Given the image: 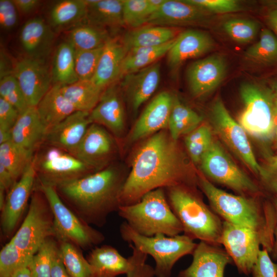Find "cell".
Instances as JSON below:
<instances>
[{
	"mask_svg": "<svg viewBox=\"0 0 277 277\" xmlns=\"http://www.w3.org/2000/svg\"><path fill=\"white\" fill-rule=\"evenodd\" d=\"M111 133L104 127L92 123L77 148L71 153L95 171L110 165L116 152Z\"/></svg>",
	"mask_w": 277,
	"mask_h": 277,
	"instance_id": "cell-14",
	"label": "cell"
},
{
	"mask_svg": "<svg viewBox=\"0 0 277 277\" xmlns=\"http://www.w3.org/2000/svg\"><path fill=\"white\" fill-rule=\"evenodd\" d=\"M32 256L25 253L10 240L0 252V277H12L17 270L28 267Z\"/></svg>",
	"mask_w": 277,
	"mask_h": 277,
	"instance_id": "cell-43",
	"label": "cell"
},
{
	"mask_svg": "<svg viewBox=\"0 0 277 277\" xmlns=\"http://www.w3.org/2000/svg\"><path fill=\"white\" fill-rule=\"evenodd\" d=\"M46 133L36 106H29L12 128L11 141L34 153L43 144Z\"/></svg>",
	"mask_w": 277,
	"mask_h": 277,
	"instance_id": "cell-26",
	"label": "cell"
},
{
	"mask_svg": "<svg viewBox=\"0 0 277 277\" xmlns=\"http://www.w3.org/2000/svg\"><path fill=\"white\" fill-rule=\"evenodd\" d=\"M210 117L216 134L249 169L261 178L263 166L256 160L247 133L231 116L220 98H216L212 105Z\"/></svg>",
	"mask_w": 277,
	"mask_h": 277,
	"instance_id": "cell-12",
	"label": "cell"
},
{
	"mask_svg": "<svg viewBox=\"0 0 277 277\" xmlns=\"http://www.w3.org/2000/svg\"><path fill=\"white\" fill-rule=\"evenodd\" d=\"M51 237L55 238L53 214L44 193L34 187L27 214L11 240L25 253L33 256Z\"/></svg>",
	"mask_w": 277,
	"mask_h": 277,
	"instance_id": "cell-10",
	"label": "cell"
},
{
	"mask_svg": "<svg viewBox=\"0 0 277 277\" xmlns=\"http://www.w3.org/2000/svg\"><path fill=\"white\" fill-rule=\"evenodd\" d=\"M54 38L51 27L42 18L28 20L22 26L19 41L27 56L43 59L48 54Z\"/></svg>",
	"mask_w": 277,
	"mask_h": 277,
	"instance_id": "cell-27",
	"label": "cell"
},
{
	"mask_svg": "<svg viewBox=\"0 0 277 277\" xmlns=\"http://www.w3.org/2000/svg\"><path fill=\"white\" fill-rule=\"evenodd\" d=\"M11 141V131L0 129V145Z\"/></svg>",
	"mask_w": 277,
	"mask_h": 277,
	"instance_id": "cell-60",
	"label": "cell"
},
{
	"mask_svg": "<svg viewBox=\"0 0 277 277\" xmlns=\"http://www.w3.org/2000/svg\"><path fill=\"white\" fill-rule=\"evenodd\" d=\"M208 12L184 0H166L148 18L146 24L164 27L192 25L203 22Z\"/></svg>",
	"mask_w": 277,
	"mask_h": 277,
	"instance_id": "cell-24",
	"label": "cell"
},
{
	"mask_svg": "<svg viewBox=\"0 0 277 277\" xmlns=\"http://www.w3.org/2000/svg\"><path fill=\"white\" fill-rule=\"evenodd\" d=\"M269 254L265 249L260 250L252 270V277H277V263L272 261Z\"/></svg>",
	"mask_w": 277,
	"mask_h": 277,
	"instance_id": "cell-50",
	"label": "cell"
},
{
	"mask_svg": "<svg viewBox=\"0 0 277 277\" xmlns=\"http://www.w3.org/2000/svg\"><path fill=\"white\" fill-rule=\"evenodd\" d=\"M18 11L28 14L35 10L38 6L40 1L38 0H12Z\"/></svg>",
	"mask_w": 277,
	"mask_h": 277,
	"instance_id": "cell-54",
	"label": "cell"
},
{
	"mask_svg": "<svg viewBox=\"0 0 277 277\" xmlns=\"http://www.w3.org/2000/svg\"><path fill=\"white\" fill-rule=\"evenodd\" d=\"M87 6L85 0H63L51 8L49 15L50 27L62 29L75 25L86 18Z\"/></svg>",
	"mask_w": 277,
	"mask_h": 277,
	"instance_id": "cell-34",
	"label": "cell"
},
{
	"mask_svg": "<svg viewBox=\"0 0 277 277\" xmlns=\"http://www.w3.org/2000/svg\"><path fill=\"white\" fill-rule=\"evenodd\" d=\"M226 34L234 41L246 44L253 40L259 30L258 22L248 19L232 18L223 24Z\"/></svg>",
	"mask_w": 277,
	"mask_h": 277,
	"instance_id": "cell-44",
	"label": "cell"
},
{
	"mask_svg": "<svg viewBox=\"0 0 277 277\" xmlns=\"http://www.w3.org/2000/svg\"><path fill=\"white\" fill-rule=\"evenodd\" d=\"M74 53V48L68 41L57 47L51 71L54 84L67 85L79 80L75 71Z\"/></svg>",
	"mask_w": 277,
	"mask_h": 277,
	"instance_id": "cell-35",
	"label": "cell"
},
{
	"mask_svg": "<svg viewBox=\"0 0 277 277\" xmlns=\"http://www.w3.org/2000/svg\"><path fill=\"white\" fill-rule=\"evenodd\" d=\"M18 19V10L12 0H1V27L6 30H11L17 25Z\"/></svg>",
	"mask_w": 277,
	"mask_h": 277,
	"instance_id": "cell-51",
	"label": "cell"
},
{
	"mask_svg": "<svg viewBox=\"0 0 277 277\" xmlns=\"http://www.w3.org/2000/svg\"><path fill=\"white\" fill-rule=\"evenodd\" d=\"M179 34L175 27L148 25L131 29L125 34L121 42L127 52L134 49L166 44L175 39Z\"/></svg>",
	"mask_w": 277,
	"mask_h": 277,
	"instance_id": "cell-30",
	"label": "cell"
},
{
	"mask_svg": "<svg viewBox=\"0 0 277 277\" xmlns=\"http://www.w3.org/2000/svg\"><path fill=\"white\" fill-rule=\"evenodd\" d=\"M87 260L92 268L94 277H116L126 274L132 267L130 257L125 258L110 245L95 247L89 253Z\"/></svg>",
	"mask_w": 277,
	"mask_h": 277,
	"instance_id": "cell-28",
	"label": "cell"
},
{
	"mask_svg": "<svg viewBox=\"0 0 277 277\" xmlns=\"http://www.w3.org/2000/svg\"><path fill=\"white\" fill-rule=\"evenodd\" d=\"M132 250L130 256L132 267L126 274L127 277H154V269L146 263L147 255L136 249L132 245H129Z\"/></svg>",
	"mask_w": 277,
	"mask_h": 277,
	"instance_id": "cell-49",
	"label": "cell"
},
{
	"mask_svg": "<svg viewBox=\"0 0 277 277\" xmlns=\"http://www.w3.org/2000/svg\"><path fill=\"white\" fill-rule=\"evenodd\" d=\"M192 255L191 264L178 277H224L225 267L233 262L225 249L202 241Z\"/></svg>",
	"mask_w": 277,
	"mask_h": 277,
	"instance_id": "cell-20",
	"label": "cell"
},
{
	"mask_svg": "<svg viewBox=\"0 0 277 277\" xmlns=\"http://www.w3.org/2000/svg\"><path fill=\"white\" fill-rule=\"evenodd\" d=\"M104 46L91 50H75V68L79 80H91Z\"/></svg>",
	"mask_w": 277,
	"mask_h": 277,
	"instance_id": "cell-46",
	"label": "cell"
},
{
	"mask_svg": "<svg viewBox=\"0 0 277 277\" xmlns=\"http://www.w3.org/2000/svg\"><path fill=\"white\" fill-rule=\"evenodd\" d=\"M173 95L164 91L157 94L148 104L133 126L129 136L130 142L168 128Z\"/></svg>",
	"mask_w": 277,
	"mask_h": 277,
	"instance_id": "cell-18",
	"label": "cell"
},
{
	"mask_svg": "<svg viewBox=\"0 0 277 277\" xmlns=\"http://www.w3.org/2000/svg\"><path fill=\"white\" fill-rule=\"evenodd\" d=\"M152 14L148 0H123L124 25L131 29L136 28L146 24Z\"/></svg>",
	"mask_w": 277,
	"mask_h": 277,
	"instance_id": "cell-45",
	"label": "cell"
},
{
	"mask_svg": "<svg viewBox=\"0 0 277 277\" xmlns=\"http://www.w3.org/2000/svg\"><path fill=\"white\" fill-rule=\"evenodd\" d=\"M53 237L46 239L33 255L28 266L32 277H50L53 261L59 253Z\"/></svg>",
	"mask_w": 277,
	"mask_h": 277,
	"instance_id": "cell-41",
	"label": "cell"
},
{
	"mask_svg": "<svg viewBox=\"0 0 277 277\" xmlns=\"http://www.w3.org/2000/svg\"><path fill=\"white\" fill-rule=\"evenodd\" d=\"M89 23L104 28L124 25L123 0H85Z\"/></svg>",
	"mask_w": 277,
	"mask_h": 277,
	"instance_id": "cell-31",
	"label": "cell"
},
{
	"mask_svg": "<svg viewBox=\"0 0 277 277\" xmlns=\"http://www.w3.org/2000/svg\"><path fill=\"white\" fill-rule=\"evenodd\" d=\"M50 277H71L63 264L60 251L53 261Z\"/></svg>",
	"mask_w": 277,
	"mask_h": 277,
	"instance_id": "cell-56",
	"label": "cell"
},
{
	"mask_svg": "<svg viewBox=\"0 0 277 277\" xmlns=\"http://www.w3.org/2000/svg\"><path fill=\"white\" fill-rule=\"evenodd\" d=\"M245 56L263 64L277 63V37L268 29H262L259 41L246 50Z\"/></svg>",
	"mask_w": 277,
	"mask_h": 277,
	"instance_id": "cell-40",
	"label": "cell"
},
{
	"mask_svg": "<svg viewBox=\"0 0 277 277\" xmlns=\"http://www.w3.org/2000/svg\"><path fill=\"white\" fill-rule=\"evenodd\" d=\"M89 114L87 112H74L46 132L43 144L72 153L92 124Z\"/></svg>",
	"mask_w": 277,
	"mask_h": 277,
	"instance_id": "cell-22",
	"label": "cell"
},
{
	"mask_svg": "<svg viewBox=\"0 0 277 277\" xmlns=\"http://www.w3.org/2000/svg\"><path fill=\"white\" fill-rule=\"evenodd\" d=\"M275 91H276V96L277 97V86L276 87V88H275Z\"/></svg>",
	"mask_w": 277,
	"mask_h": 277,
	"instance_id": "cell-64",
	"label": "cell"
},
{
	"mask_svg": "<svg viewBox=\"0 0 277 277\" xmlns=\"http://www.w3.org/2000/svg\"><path fill=\"white\" fill-rule=\"evenodd\" d=\"M78 247L68 242H60V254L71 277H94L92 268Z\"/></svg>",
	"mask_w": 277,
	"mask_h": 277,
	"instance_id": "cell-39",
	"label": "cell"
},
{
	"mask_svg": "<svg viewBox=\"0 0 277 277\" xmlns=\"http://www.w3.org/2000/svg\"><path fill=\"white\" fill-rule=\"evenodd\" d=\"M12 74L29 106H36L52 86L51 72L43 59L23 57L14 64Z\"/></svg>",
	"mask_w": 277,
	"mask_h": 277,
	"instance_id": "cell-15",
	"label": "cell"
},
{
	"mask_svg": "<svg viewBox=\"0 0 277 277\" xmlns=\"http://www.w3.org/2000/svg\"><path fill=\"white\" fill-rule=\"evenodd\" d=\"M126 54L121 41L109 37L104 46L95 73L91 80L93 83L104 90L116 83L121 78L122 65Z\"/></svg>",
	"mask_w": 277,
	"mask_h": 277,
	"instance_id": "cell-25",
	"label": "cell"
},
{
	"mask_svg": "<svg viewBox=\"0 0 277 277\" xmlns=\"http://www.w3.org/2000/svg\"><path fill=\"white\" fill-rule=\"evenodd\" d=\"M272 117L274 132V139L277 137V97L276 96L273 98Z\"/></svg>",
	"mask_w": 277,
	"mask_h": 277,
	"instance_id": "cell-59",
	"label": "cell"
},
{
	"mask_svg": "<svg viewBox=\"0 0 277 277\" xmlns=\"http://www.w3.org/2000/svg\"><path fill=\"white\" fill-rule=\"evenodd\" d=\"M195 183L197 176L187 168L177 141L162 130L151 135L136 152L120 194V205L134 204L158 188Z\"/></svg>",
	"mask_w": 277,
	"mask_h": 277,
	"instance_id": "cell-1",
	"label": "cell"
},
{
	"mask_svg": "<svg viewBox=\"0 0 277 277\" xmlns=\"http://www.w3.org/2000/svg\"><path fill=\"white\" fill-rule=\"evenodd\" d=\"M46 132L76 111L64 96L61 85L55 84L36 106Z\"/></svg>",
	"mask_w": 277,
	"mask_h": 277,
	"instance_id": "cell-29",
	"label": "cell"
},
{
	"mask_svg": "<svg viewBox=\"0 0 277 277\" xmlns=\"http://www.w3.org/2000/svg\"><path fill=\"white\" fill-rule=\"evenodd\" d=\"M109 37L104 28L89 23L73 27L67 41L75 50H91L104 46Z\"/></svg>",
	"mask_w": 277,
	"mask_h": 277,
	"instance_id": "cell-37",
	"label": "cell"
},
{
	"mask_svg": "<svg viewBox=\"0 0 277 277\" xmlns=\"http://www.w3.org/2000/svg\"><path fill=\"white\" fill-rule=\"evenodd\" d=\"M193 186L182 185L166 188L171 209L180 221L185 235L193 240L221 246L223 221L205 204Z\"/></svg>",
	"mask_w": 277,
	"mask_h": 277,
	"instance_id": "cell-4",
	"label": "cell"
},
{
	"mask_svg": "<svg viewBox=\"0 0 277 277\" xmlns=\"http://www.w3.org/2000/svg\"><path fill=\"white\" fill-rule=\"evenodd\" d=\"M16 182L11 173L0 164V188L8 192Z\"/></svg>",
	"mask_w": 277,
	"mask_h": 277,
	"instance_id": "cell-55",
	"label": "cell"
},
{
	"mask_svg": "<svg viewBox=\"0 0 277 277\" xmlns=\"http://www.w3.org/2000/svg\"><path fill=\"white\" fill-rule=\"evenodd\" d=\"M117 212L132 229L142 235L163 234L173 236L183 232L169 204L164 188L147 193L134 204L120 206Z\"/></svg>",
	"mask_w": 277,
	"mask_h": 277,
	"instance_id": "cell-5",
	"label": "cell"
},
{
	"mask_svg": "<svg viewBox=\"0 0 277 277\" xmlns=\"http://www.w3.org/2000/svg\"><path fill=\"white\" fill-rule=\"evenodd\" d=\"M35 181V172L32 161L7 193L1 216L2 229L6 235H10L16 228L31 197Z\"/></svg>",
	"mask_w": 277,
	"mask_h": 277,
	"instance_id": "cell-16",
	"label": "cell"
},
{
	"mask_svg": "<svg viewBox=\"0 0 277 277\" xmlns=\"http://www.w3.org/2000/svg\"><path fill=\"white\" fill-rule=\"evenodd\" d=\"M221 245L231 258L238 271L251 273L255 264L260 247L268 251L266 243L258 232L252 229L223 221Z\"/></svg>",
	"mask_w": 277,
	"mask_h": 277,
	"instance_id": "cell-13",
	"label": "cell"
},
{
	"mask_svg": "<svg viewBox=\"0 0 277 277\" xmlns=\"http://www.w3.org/2000/svg\"><path fill=\"white\" fill-rule=\"evenodd\" d=\"M110 165L55 188L64 203L89 225L101 227L108 216L120 207V194L126 179Z\"/></svg>",
	"mask_w": 277,
	"mask_h": 277,
	"instance_id": "cell-2",
	"label": "cell"
},
{
	"mask_svg": "<svg viewBox=\"0 0 277 277\" xmlns=\"http://www.w3.org/2000/svg\"><path fill=\"white\" fill-rule=\"evenodd\" d=\"M227 71L224 56L215 54L192 63L187 71V80L191 93L201 97L216 88Z\"/></svg>",
	"mask_w": 277,
	"mask_h": 277,
	"instance_id": "cell-17",
	"label": "cell"
},
{
	"mask_svg": "<svg viewBox=\"0 0 277 277\" xmlns=\"http://www.w3.org/2000/svg\"><path fill=\"white\" fill-rule=\"evenodd\" d=\"M267 20L270 27L277 35V8L273 9L269 12Z\"/></svg>",
	"mask_w": 277,
	"mask_h": 277,
	"instance_id": "cell-57",
	"label": "cell"
},
{
	"mask_svg": "<svg viewBox=\"0 0 277 277\" xmlns=\"http://www.w3.org/2000/svg\"><path fill=\"white\" fill-rule=\"evenodd\" d=\"M175 39L160 46L137 48L127 52L122 65L121 78L126 74L138 71L158 62L159 59L167 55Z\"/></svg>",
	"mask_w": 277,
	"mask_h": 277,
	"instance_id": "cell-36",
	"label": "cell"
},
{
	"mask_svg": "<svg viewBox=\"0 0 277 277\" xmlns=\"http://www.w3.org/2000/svg\"><path fill=\"white\" fill-rule=\"evenodd\" d=\"M12 277H32L28 267L22 268L16 271Z\"/></svg>",
	"mask_w": 277,
	"mask_h": 277,
	"instance_id": "cell-61",
	"label": "cell"
},
{
	"mask_svg": "<svg viewBox=\"0 0 277 277\" xmlns=\"http://www.w3.org/2000/svg\"><path fill=\"white\" fill-rule=\"evenodd\" d=\"M122 239L144 253L151 255L155 262V276L170 277L172 268L181 258L192 254L197 244L185 235L168 236L157 234L152 236L135 232L126 222L120 227Z\"/></svg>",
	"mask_w": 277,
	"mask_h": 277,
	"instance_id": "cell-6",
	"label": "cell"
},
{
	"mask_svg": "<svg viewBox=\"0 0 277 277\" xmlns=\"http://www.w3.org/2000/svg\"><path fill=\"white\" fill-rule=\"evenodd\" d=\"M0 97L13 106L19 114L29 106L17 80L13 74L1 78Z\"/></svg>",
	"mask_w": 277,
	"mask_h": 277,
	"instance_id": "cell-47",
	"label": "cell"
},
{
	"mask_svg": "<svg viewBox=\"0 0 277 277\" xmlns=\"http://www.w3.org/2000/svg\"><path fill=\"white\" fill-rule=\"evenodd\" d=\"M19 115L11 104L0 97V129L11 131Z\"/></svg>",
	"mask_w": 277,
	"mask_h": 277,
	"instance_id": "cell-53",
	"label": "cell"
},
{
	"mask_svg": "<svg viewBox=\"0 0 277 277\" xmlns=\"http://www.w3.org/2000/svg\"><path fill=\"white\" fill-rule=\"evenodd\" d=\"M202 121L200 115L173 95L167 128L173 140L177 141L181 136L191 132Z\"/></svg>",
	"mask_w": 277,
	"mask_h": 277,
	"instance_id": "cell-33",
	"label": "cell"
},
{
	"mask_svg": "<svg viewBox=\"0 0 277 277\" xmlns=\"http://www.w3.org/2000/svg\"><path fill=\"white\" fill-rule=\"evenodd\" d=\"M213 141L211 127L205 123H202L187 134L184 143L191 161L195 164H199Z\"/></svg>",
	"mask_w": 277,
	"mask_h": 277,
	"instance_id": "cell-42",
	"label": "cell"
},
{
	"mask_svg": "<svg viewBox=\"0 0 277 277\" xmlns=\"http://www.w3.org/2000/svg\"><path fill=\"white\" fill-rule=\"evenodd\" d=\"M214 46L213 39L207 33L195 29L187 30L176 37L166 55L167 63L171 69H175L185 61L207 53Z\"/></svg>",
	"mask_w": 277,
	"mask_h": 277,
	"instance_id": "cell-23",
	"label": "cell"
},
{
	"mask_svg": "<svg viewBox=\"0 0 277 277\" xmlns=\"http://www.w3.org/2000/svg\"><path fill=\"white\" fill-rule=\"evenodd\" d=\"M32 163L35 185L54 188L95 172L71 153L44 144L34 153Z\"/></svg>",
	"mask_w": 277,
	"mask_h": 277,
	"instance_id": "cell-7",
	"label": "cell"
},
{
	"mask_svg": "<svg viewBox=\"0 0 277 277\" xmlns=\"http://www.w3.org/2000/svg\"><path fill=\"white\" fill-rule=\"evenodd\" d=\"M263 166L261 180L263 185L277 196V155H269Z\"/></svg>",
	"mask_w": 277,
	"mask_h": 277,
	"instance_id": "cell-52",
	"label": "cell"
},
{
	"mask_svg": "<svg viewBox=\"0 0 277 277\" xmlns=\"http://www.w3.org/2000/svg\"><path fill=\"white\" fill-rule=\"evenodd\" d=\"M197 184L207 197L210 207L221 219L258 232L271 253L276 220L273 203H262L259 197L228 193L217 188L201 173L197 175Z\"/></svg>",
	"mask_w": 277,
	"mask_h": 277,
	"instance_id": "cell-3",
	"label": "cell"
},
{
	"mask_svg": "<svg viewBox=\"0 0 277 277\" xmlns=\"http://www.w3.org/2000/svg\"><path fill=\"white\" fill-rule=\"evenodd\" d=\"M61 91L76 111L87 112L96 106L104 91L91 80H80L69 85H61Z\"/></svg>",
	"mask_w": 277,
	"mask_h": 277,
	"instance_id": "cell-32",
	"label": "cell"
},
{
	"mask_svg": "<svg viewBox=\"0 0 277 277\" xmlns=\"http://www.w3.org/2000/svg\"><path fill=\"white\" fill-rule=\"evenodd\" d=\"M45 195L52 211L55 238L59 242L71 243L83 249L101 244L104 235L78 216L62 201L55 188L35 185Z\"/></svg>",
	"mask_w": 277,
	"mask_h": 277,
	"instance_id": "cell-8",
	"label": "cell"
},
{
	"mask_svg": "<svg viewBox=\"0 0 277 277\" xmlns=\"http://www.w3.org/2000/svg\"><path fill=\"white\" fill-rule=\"evenodd\" d=\"M201 174L239 195L259 197L260 186L234 162L221 145L214 141L200 163Z\"/></svg>",
	"mask_w": 277,
	"mask_h": 277,
	"instance_id": "cell-9",
	"label": "cell"
},
{
	"mask_svg": "<svg viewBox=\"0 0 277 277\" xmlns=\"http://www.w3.org/2000/svg\"><path fill=\"white\" fill-rule=\"evenodd\" d=\"M208 12L226 13L238 11L242 6L235 0H184Z\"/></svg>",
	"mask_w": 277,
	"mask_h": 277,
	"instance_id": "cell-48",
	"label": "cell"
},
{
	"mask_svg": "<svg viewBox=\"0 0 277 277\" xmlns=\"http://www.w3.org/2000/svg\"><path fill=\"white\" fill-rule=\"evenodd\" d=\"M92 123L99 125L116 137L125 128V112L122 93L115 83L107 87L93 109L90 112Z\"/></svg>",
	"mask_w": 277,
	"mask_h": 277,
	"instance_id": "cell-19",
	"label": "cell"
},
{
	"mask_svg": "<svg viewBox=\"0 0 277 277\" xmlns=\"http://www.w3.org/2000/svg\"><path fill=\"white\" fill-rule=\"evenodd\" d=\"M273 204H274L275 209V212H276V226H275V232H274V239L273 246L272 251L270 254H271L272 259L274 260L277 261V196L274 200Z\"/></svg>",
	"mask_w": 277,
	"mask_h": 277,
	"instance_id": "cell-58",
	"label": "cell"
},
{
	"mask_svg": "<svg viewBox=\"0 0 277 277\" xmlns=\"http://www.w3.org/2000/svg\"><path fill=\"white\" fill-rule=\"evenodd\" d=\"M240 92L244 109L239 116V124L247 133L258 140L267 141L274 138V97L251 83L242 84Z\"/></svg>",
	"mask_w": 277,
	"mask_h": 277,
	"instance_id": "cell-11",
	"label": "cell"
},
{
	"mask_svg": "<svg viewBox=\"0 0 277 277\" xmlns=\"http://www.w3.org/2000/svg\"><path fill=\"white\" fill-rule=\"evenodd\" d=\"M6 191L2 188H0V209L2 210L5 204L7 194Z\"/></svg>",
	"mask_w": 277,
	"mask_h": 277,
	"instance_id": "cell-62",
	"label": "cell"
},
{
	"mask_svg": "<svg viewBox=\"0 0 277 277\" xmlns=\"http://www.w3.org/2000/svg\"><path fill=\"white\" fill-rule=\"evenodd\" d=\"M274 142L275 147L277 149V137L274 138Z\"/></svg>",
	"mask_w": 277,
	"mask_h": 277,
	"instance_id": "cell-63",
	"label": "cell"
},
{
	"mask_svg": "<svg viewBox=\"0 0 277 277\" xmlns=\"http://www.w3.org/2000/svg\"><path fill=\"white\" fill-rule=\"evenodd\" d=\"M33 155L11 141L0 145V164L11 173L15 181L31 163Z\"/></svg>",
	"mask_w": 277,
	"mask_h": 277,
	"instance_id": "cell-38",
	"label": "cell"
},
{
	"mask_svg": "<svg viewBox=\"0 0 277 277\" xmlns=\"http://www.w3.org/2000/svg\"><path fill=\"white\" fill-rule=\"evenodd\" d=\"M121 78V88L133 111L136 112L152 95L159 85L160 64L156 62L138 71L126 74Z\"/></svg>",
	"mask_w": 277,
	"mask_h": 277,
	"instance_id": "cell-21",
	"label": "cell"
}]
</instances>
